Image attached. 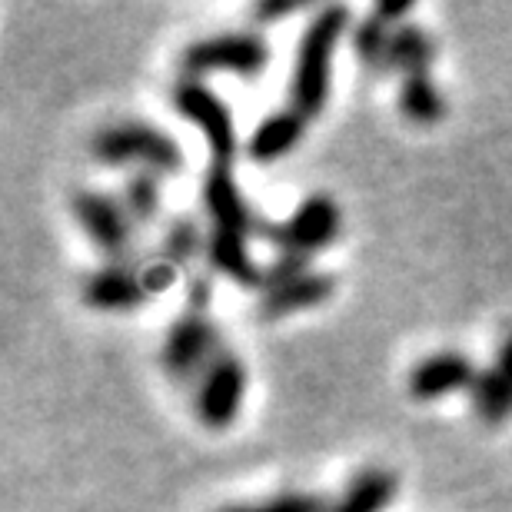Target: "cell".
<instances>
[{"label":"cell","instance_id":"cell-7","mask_svg":"<svg viewBox=\"0 0 512 512\" xmlns=\"http://www.w3.org/2000/svg\"><path fill=\"white\" fill-rule=\"evenodd\" d=\"M173 107L180 117H187L193 127H200L203 140L213 153V163H230L237 153V127L227 104L197 77H183L173 87Z\"/></svg>","mask_w":512,"mask_h":512},{"label":"cell","instance_id":"cell-11","mask_svg":"<svg viewBox=\"0 0 512 512\" xmlns=\"http://www.w3.org/2000/svg\"><path fill=\"white\" fill-rule=\"evenodd\" d=\"M203 207L210 213L213 230H230L250 237V233H260L263 227V220L240 197L230 163H210L207 177H203Z\"/></svg>","mask_w":512,"mask_h":512},{"label":"cell","instance_id":"cell-13","mask_svg":"<svg viewBox=\"0 0 512 512\" xmlns=\"http://www.w3.org/2000/svg\"><path fill=\"white\" fill-rule=\"evenodd\" d=\"M336 290V280L330 273H303L296 276L293 283L286 286H276L270 293H260V303H256V316L263 323H273V320H283L290 313H300V310H310V306H320L333 296Z\"/></svg>","mask_w":512,"mask_h":512},{"label":"cell","instance_id":"cell-22","mask_svg":"<svg viewBox=\"0 0 512 512\" xmlns=\"http://www.w3.org/2000/svg\"><path fill=\"white\" fill-rule=\"evenodd\" d=\"M220 512H330V503H326L323 496H313V493H283V496L266 499V503L227 506Z\"/></svg>","mask_w":512,"mask_h":512},{"label":"cell","instance_id":"cell-1","mask_svg":"<svg viewBox=\"0 0 512 512\" xmlns=\"http://www.w3.org/2000/svg\"><path fill=\"white\" fill-rule=\"evenodd\" d=\"M350 27V10L343 4L323 7L303 30L300 50H296V67L290 80V107L300 114L320 117L326 100H330V77H333V50Z\"/></svg>","mask_w":512,"mask_h":512},{"label":"cell","instance_id":"cell-15","mask_svg":"<svg viewBox=\"0 0 512 512\" xmlns=\"http://www.w3.org/2000/svg\"><path fill=\"white\" fill-rule=\"evenodd\" d=\"M207 260L213 270L233 283L250 286V290H260L263 286V266H256L243 233L213 230L207 237Z\"/></svg>","mask_w":512,"mask_h":512},{"label":"cell","instance_id":"cell-24","mask_svg":"<svg viewBox=\"0 0 512 512\" xmlns=\"http://www.w3.org/2000/svg\"><path fill=\"white\" fill-rule=\"evenodd\" d=\"M413 14V4L409 0H380V4L373 7V17L383 20L386 27H403V20Z\"/></svg>","mask_w":512,"mask_h":512},{"label":"cell","instance_id":"cell-20","mask_svg":"<svg viewBox=\"0 0 512 512\" xmlns=\"http://www.w3.org/2000/svg\"><path fill=\"white\" fill-rule=\"evenodd\" d=\"M353 50L356 60L373 70V74H386L393 70V27H386L383 20H376L373 14L363 20L360 27L353 30Z\"/></svg>","mask_w":512,"mask_h":512},{"label":"cell","instance_id":"cell-8","mask_svg":"<svg viewBox=\"0 0 512 512\" xmlns=\"http://www.w3.org/2000/svg\"><path fill=\"white\" fill-rule=\"evenodd\" d=\"M74 217L84 227L90 243L114 260H127V253L133 247V227L137 223L130 220V213L124 210V203L107 197L100 190H80L74 197Z\"/></svg>","mask_w":512,"mask_h":512},{"label":"cell","instance_id":"cell-25","mask_svg":"<svg viewBox=\"0 0 512 512\" xmlns=\"http://www.w3.org/2000/svg\"><path fill=\"white\" fill-rule=\"evenodd\" d=\"M300 4L293 0H266V4H256L253 7V17L256 20H276V17H286V14H296Z\"/></svg>","mask_w":512,"mask_h":512},{"label":"cell","instance_id":"cell-10","mask_svg":"<svg viewBox=\"0 0 512 512\" xmlns=\"http://www.w3.org/2000/svg\"><path fill=\"white\" fill-rule=\"evenodd\" d=\"M479 380L473 360L466 353L456 350H443L433 353L426 360H419L409 373V396L419 399V403H433V399H443L449 393H459V389H473Z\"/></svg>","mask_w":512,"mask_h":512},{"label":"cell","instance_id":"cell-23","mask_svg":"<svg viewBox=\"0 0 512 512\" xmlns=\"http://www.w3.org/2000/svg\"><path fill=\"white\" fill-rule=\"evenodd\" d=\"M306 266H310V260H306V256L280 253L270 266H263V286H260V293H270V290H276V286L293 283L296 276L310 273V270H306Z\"/></svg>","mask_w":512,"mask_h":512},{"label":"cell","instance_id":"cell-12","mask_svg":"<svg viewBox=\"0 0 512 512\" xmlns=\"http://www.w3.org/2000/svg\"><path fill=\"white\" fill-rule=\"evenodd\" d=\"M473 393V413L486 426H499L512 416V330L503 336L496 360L479 373Z\"/></svg>","mask_w":512,"mask_h":512},{"label":"cell","instance_id":"cell-6","mask_svg":"<svg viewBox=\"0 0 512 512\" xmlns=\"http://www.w3.org/2000/svg\"><path fill=\"white\" fill-rule=\"evenodd\" d=\"M180 64L197 80L203 74H217V70H227V74H240V77H256L270 64V44H266L260 34H250V30H233V34L203 37L197 44H190L183 50Z\"/></svg>","mask_w":512,"mask_h":512},{"label":"cell","instance_id":"cell-2","mask_svg":"<svg viewBox=\"0 0 512 512\" xmlns=\"http://www.w3.org/2000/svg\"><path fill=\"white\" fill-rule=\"evenodd\" d=\"M90 153L100 167H137L157 177H170L183 167L180 143L147 120H117L97 130L90 140Z\"/></svg>","mask_w":512,"mask_h":512},{"label":"cell","instance_id":"cell-21","mask_svg":"<svg viewBox=\"0 0 512 512\" xmlns=\"http://www.w3.org/2000/svg\"><path fill=\"white\" fill-rule=\"evenodd\" d=\"M200 250H207V237L200 233L197 220L177 217L167 227V233H163V256L160 260H167L173 270H180V266L197 260Z\"/></svg>","mask_w":512,"mask_h":512},{"label":"cell","instance_id":"cell-9","mask_svg":"<svg viewBox=\"0 0 512 512\" xmlns=\"http://www.w3.org/2000/svg\"><path fill=\"white\" fill-rule=\"evenodd\" d=\"M243 396H247V366L240 356L223 353L217 363L203 373L200 389H197V416L200 423L223 433L227 426H233V419L240 416Z\"/></svg>","mask_w":512,"mask_h":512},{"label":"cell","instance_id":"cell-18","mask_svg":"<svg viewBox=\"0 0 512 512\" xmlns=\"http://www.w3.org/2000/svg\"><path fill=\"white\" fill-rule=\"evenodd\" d=\"M436 57V40L429 37V30L416 24H403L393 30V70L403 77L413 74H429V64Z\"/></svg>","mask_w":512,"mask_h":512},{"label":"cell","instance_id":"cell-3","mask_svg":"<svg viewBox=\"0 0 512 512\" xmlns=\"http://www.w3.org/2000/svg\"><path fill=\"white\" fill-rule=\"evenodd\" d=\"M173 276H177V270L167 260L157 263L114 260L84 280V303L94 306V310H110V313L137 310L153 293L167 290Z\"/></svg>","mask_w":512,"mask_h":512},{"label":"cell","instance_id":"cell-19","mask_svg":"<svg viewBox=\"0 0 512 512\" xmlns=\"http://www.w3.org/2000/svg\"><path fill=\"white\" fill-rule=\"evenodd\" d=\"M124 210L130 213V220L137 223V227H147L160 217L163 210V187H160V177L150 170H133L127 183H124Z\"/></svg>","mask_w":512,"mask_h":512},{"label":"cell","instance_id":"cell-17","mask_svg":"<svg viewBox=\"0 0 512 512\" xmlns=\"http://www.w3.org/2000/svg\"><path fill=\"white\" fill-rule=\"evenodd\" d=\"M399 110L413 124L433 127L446 117V97L429 74H413L403 77V84H399Z\"/></svg>","mask_w":512,"mask_h":512},{"label":"cell","instance_id":"cell-5","mask_svg":"<svg viewBox=\"0 0 512 512\" xmlns=\"http://www.w3.org/2000/svg\"><path fill=\"white\" fill-rule=\"evenodd\" d=\"M343 217L333 197L326 193H313L296 207L283 223H263L260 237H266L280 253H296L310 260L313 253L326 250L340 237Z\"/></svg>","mask_w":512,"mask_h":512},{"label":"cell","instance_id":"cell-14","mask_svg":"<svg viewBox=\"0 0 512 512\" xmlns=\"http://www.w3.org/2000/svg\"><path fill=\"white\" fill-rule=\"evenodd\" d=\"M303 130H306V117L300 110H293V107L276 110V114H270L250 133V143H247L250 160L260 163V167L283 160L286 153L303 140Z\"/></svg>","mask_w":512,"mask_h":512},{"label":"cell","instance_id":"cell-4","mask_svg":"<svg viewBox=\"0 0 512 512\" xmlns=\"http://www.w3.org/2000/svg\"><path fill=\"white\" fill-rule=\"evenodd\" d=\"M223 356V336L217 326L210 323L207 313L187 310L177 316V323L170 326L167 340H163L160 360L163 370L173 383H193L203 380V373L210 370Z\"/></svg>","mask_w":512,"mask_h":512},{"label":"cell","instance_id":"cell-16","mask_svg":"<svg viewBox=\"0 0 512 512\" xmlns=\"http://www.w3.org/2000/svg\"><path fill=\"white\" fill-rule=\"evenodd\" d=\"M396 489L399 483L389 469L370 466L350 479L343 496L336 499V503H330V512H386V506L393 503Z\"/></svg>","mask_w":512,"mask_h":512}]
</instances>
